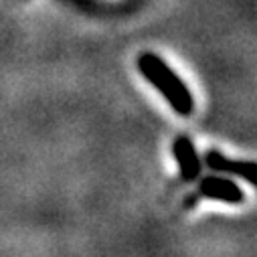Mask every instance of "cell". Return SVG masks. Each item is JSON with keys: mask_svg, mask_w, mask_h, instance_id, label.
Segmentation results:
<instances>
[{"mask_svg": "<svg viewBox=\"0 0 257 257\" xmlns=\"http://www.w3.org/2000/svg\"><path fill=\"white\" fill-rule=\"evenodd\" d=\"M140 67H142V71L148 75V79H150L158 89H162V93H164L166 99L176 107V111H180V113H188V111H190L192 101H190L188 91L184 89V85L162 65L158 59H154V57H142Z\"/></svg>", "mask_w": 257, "mask_h": 257, "instance_id": "cell-1", "label": "cell"}, {"mask_svg": "<svg viewBox=\"0 0 257 257\" xmlns=\"http://www.w3.org/2000/svg\"><path fill=\"white\" fill-rule=\"evenodd\" d=\"M201 195L209 197V199H219V201H227V203H241L243 201V192L239 190V186L231 180L225 178H205L201 184Z\"/></svg>", "mask_w": 257, "mask_h": 257, "instance_id": "cell-2", "label": "cell"}, {"mask_svg": "<svg viewBox=\"0 0 257 257\" xmlns=\"http://www.w3.org/2000/svg\"><path fill=\"white\" fill-rule=\"evenodd\" d=\"M207 164L213 170L233 172V174L245 176L249 182H255V164L253 162H231V160H225L217 150H211V152H207Z\"/></svg>", "mask_w": 257, "mask_h": 257, "instance_id": "cell-3", "label": "cell"}, {"mask_svg": "<svg viewBox=\"0 0 257 257\" xmlns=\"http://www.w3.org/2000/svg\"><path fill=\"white\" fill-rule=\"evenodd\" d=\"M174 154L180 162V170L184 180H192L199 174V160L195 154V148L190 146V142L186 138H180L178 142H174Z\"/></svg>", "mask_w": 257, "mask_h": 257, "instance_id": "cell-4", "label": "cell"}]
</instances>
